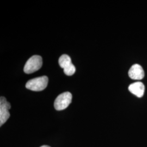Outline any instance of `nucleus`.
Returning <instances> with one entry per match:
<instances>
[{
    "label": "nucleus",
    "instance_id": "nucleus-1",
    "mask_svg": "<svg viewBox=\"0 0 147 147\" xmlns=\"http://www.w3.org/2000/svg\"><path fill=\"white\" fill-rule=\"evenodd\" d=\"M48 81V78L46 76L31 79L27 82L26 87L33 91H42L47 87Z\"/></svg>",
    "mask_w": 147,
    "mask_h": 147
},
{
    "label": "nucleus",
    "instance_id": "nucleus-7",
    "mask_svg": "<svg viewBox=\"0 0 147 147\" xmlns=\"http://www.w3.org/2000/svg\"><path fill=\"white\" fill-rule=\"evenodd\" d=\"M128 89L133 94L138 98H141L144 95L145 87L141 82H136L129 85Z\"/></svg>",
    "mask_w": 147,
    "mask_h": 147
},
{
    "label": "nucleus",
    "instance_id": "nucleus-3",
    "mask_svg": "<svg viewBox=\"0 0 147 147\" xmlns=\"http://www.w3.org/2000/svg\"><path fill=\"white\" fill-rule=\"evenodd\" d=\"M72 100V94L68 92L59 95L54 102V107L57 111L63 110L67 108Z\"/></svg>",
    "mask_w": 147,
    "mask_h": 147
},
{
    "label": "nucleus",
    "instance_id": "nucleus-2",
    "mask_svg": "<svg viewBox=\"0 0 147 147\" xmlns=\"http://www.w3.org/2000/svg\"><path fill=\"white\" fill-rule=\"evenodd\" d=\"M42 64V58L41 56L38 55L33 56L27 61L24 71L26 74L34 73L41 68Z\"/></svg>",
    "mask_w": 147,
    "mask_h": 147
},
{
    "label": "nucleus",
    "instance_id": "nucleus-8",
    "mask_svg": "<svg viewBox=\"0 0 147 147\" xmlns=\"http://www.w3.org/2000/svg\"><path fill=\"white\" fill-rule=\"evenodd\" d=\"M40 147H49V146H41Z\"/></svg>",
    "mask_w": 147,
    "mask_h": 147
},
{
    "label": "nucleus",
    "instance_id": "nucleus-5",
    "mask_svg": "<svg viewBox=\"0 0 147 147\" xmlns=\"http://www.w3.org/2000/svg\"><path fill=\"white\" fill-rule=\"evenodd\" d=\"M11 108V104L3 96L0 99V126L4 124L10 117L9 110Z\"/></svg>",
    "mask_w": 147,
    "mask_h": 147
},
{
    "label": "nucleus",
    "instance_id": "nucleus-4",
    "mask_svg": "<svg viewBox=\"0 0 147 147\" xmlns=\"http://www.w3.org/2000/svg\"><path fill=\"white\" fill-rule=\"evenodd\" d=\"M59 65L63 69L64 72L68 76H71L75 73L76 68L71 62V58L67 55H62L58 60Z\"/></svg>",
    "mask_w": 147,
    "mask_h": 147
},
{
    "label": "nucleus",
    "instance_id": "nucleus-6",
    "mask_svg": "<svg viewBox=\"0 0 147 147\" xmlns=\"http://www.w3.org/2000/svg\"><path fill=\"white\" fill-rule=\"evenodd\" d=\"M128 74L131 79L135 80H141L144 76V71L142 67L138 64H135L132 65L129 69Z\"/></svg>",
    "mask_w": 147,
    "mask_h": 147
}]
</instances>
